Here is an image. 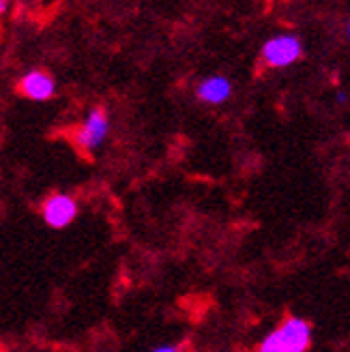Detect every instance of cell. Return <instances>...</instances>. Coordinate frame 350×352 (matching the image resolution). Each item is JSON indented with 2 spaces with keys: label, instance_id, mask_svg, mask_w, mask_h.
I'll return each mask as SVG.
<instances>
[{
  "label": "cell",
  "instance_id": "ba28073f",
  "mask_svg": "<svg viewBox=\"0 0 350 352\" xmlns=\"http://www.w3.org/2000/svg\"><path fill=\"white\" fill-rule=\"evenodd\" d=\"M336 101H338L340 105H346V103H348V97H346L344 93H338V97H336Z\"/></svg>",
  "mask_w": 350,
  "mask_h": 352
},
{
  "label": "cell",
  "instance_id": "5b68a950",
  "mask_svg": "<svg viewBox=\"0 0 350 352\" xmlns=\"http://www.w3.org/2000/svg\"><path fill=\"white\" fill-rule=\"evenodd\" d=\"M196 95L208 105H221L232 95V82L226 76H208L198 84Z\"/></svg>",
  "mask_w": 350,
  "mask_h": 352
},
{
  "label": "cell",
  "instance_id": "52a82bcc",
  "mask_svg": "<svg viewBox=\"0 0 350 352\" xmlns=\"http://www.w3.org/2000/svg\"><path fill=\"white\" fill-rule=\"evenodd\" d=\"M151 352H181V350H179V346L164 344V346H157V348H153Z\"/></svg>",
  "mask_w": 350,
  "mask_h": 352
},
{
  "label": "cell",
  "instance_id": "6da1fadb",
  "mask_svg": "<svg viewBox=\"0 0 350 352\" xmlns=\"http://www.w3.org/2000/svg\"><path fill=\"white\" fill-rule=\"evenodd\" d=\"M311 346V324L303 318H286L258 344L256 352H307Z\"/></svg>",
  "mask_w": 350,
  "mask_h": 352
},
{
  "label": "cell",
  "instance_id": "3957f363",
  "mask_svg": "<svg viewBox=\"0 0 350 352\" xmlns=\"http://www.w3.org/2000/svg\"><path fill=\"white\" fill-rule=\"evenodd\" d=\"M110 133V118L103 108H95L89 112L86 120L76 131V144L84 151H95L103 144Z\"/></svg>",
  "mask_w": 350,
  "mask_h": 352
},
{
  "label": "cell",
  "instance_id": "7a4b0ae2",
  "mask_svg": "<svg viewBox=\"0 0 350 352\" xmlns=\"http://www.w3.org/2000/svg\"><path fill=\"white\" fill-rule=\"evenodd\" d=\"M303 56V41L292 32L273 34L260 50V58L269 69H286Z\"/></svg>",
  "mask_w": 350,
  "mask_h": 352
},
{
  "label": "cell",
  "instance_id": "30bf717a",
  "mask_svg": "<svg viewBox=\"0 0 350 352\" xmlns=\"http://www.w3.org/2000/svg\"><path fill=\"white\" fill-rule=\"evenodd\" d=\"M346 34H348V39H350V20H348V26H346Z\"/></svg>",
  "mask_w": 350,
  "mask_h": 352
},
{
  "label": "cell",
  "instance_id": "8992f818",
  "mask_svg": "<svg viewBox=\"0 0 350 352\" xmlns=\"http://www.w3.org/2000/svg\"><path fill=\"white\" fill-rule=\"evenodd\" d=\"M22 93L32 101H47L56 93V82L45 72H28L20 84Z\"/></svg>",
  "mask_w": 350,
  "mask_h": 352
},
{
  "label": "cell",
  "instance_id": "9c48e42d",
  "mask_svg": "<svg viewBox=\"0 0 350 352\" xmlns=\"http://www.w3.org/2000/svg\"><path fill=\"white\" fill-rule=\"evenodd\" d=\"M7 11V3H5V0H0V13H5Z\"/></svg>",
  "mask_w": 350,
  "mask_h": 352
},
{
  "label": "cell",
  "instance_id": "277c9868",
  "mask_svg": "<svg viewBox=\"0 0 350 352\" xmlns=\"http://www.w3.org/2000/svg\"><path fill=\"white\" fill-rule=\"evenodd\" d=\"M78 217V202L67 193H54L43 204V219L50 228H67Z\"/></svg>",
  "mask_w": 350,
  "mask_h": 352
}]
</instances>
